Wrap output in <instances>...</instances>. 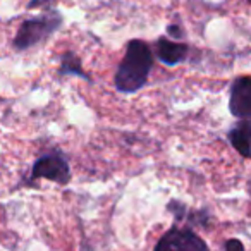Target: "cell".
Wrapping results in <instances>:
<instances>
[{
    "label": "cell",
    "mask_w": 251,
    "mask_h": 251,
    "mask_svg": "<svg viewBox=\"0 0 251 251\" xmlns=\"http://www.w3.org/2000/svg\"><path fill=\"white\" fill-rule=\"evenodd\" d=\"M155 66L153 50L145 40H131L119 62L114 76V86L119 93L133 95L147 86L150 73Z\"/></svg>",
    "instance_id": "6da1fadb"
},
{
    "label": "cell",
    "mask_w": 251,
    "mask_h": 251,
    "mask_svg": "<svg viewBox=\"0 0 251 251\" xmlns=\"http://www.w3.org/2000/svg\"><path fill=\"white\" fill-rule=\"evenodd\" d=\"M62 14L55 9L49 7L40 16L29 18L21 23L12 40V47L16 52H26L40 43L47 42L53 33H57L62 26Z\"/></svg>",
    "instance_id": "7a4b0ae2"
},
{
    "label": "cell",
    "mask_w": 251,
    "mask_h": 251,
    "mask_svg": "<svg viewBox=\"0 0 251 251\" xmlns=\"http://www.w3.org/2000/svg\"><path fill=\"white\" fill-rule=\"evenodd\" d=\"M71 177H73V172H71L69 160L62 151L55 150L43 153L42 157L36 158L31 172L26 179V184H31L38 179H47V181H52L55 184L66 186L69 184Z\"/></svg>",
    "instance_id": "3957f363"
},
{
    "label": "cell",
    "mask_w": 251,
    "mask_h": 251,
    "mask_svg": "<svg viewBox=\"0 0 251 251\" xmlns=\"http://www.w3.org/2000/svg\"><path fill=\"white\" fill-rule=\"evenodd\" d=\"M153 251H210V248L196 230L176 224L157 241Z\"/></svg>",
    "instance_id": "277c9868"
},
{
    "label": "cell",
    "mask_w": 251,
    "mask_h": 251,
    "mask_svg": "<svg viewBox=\"0 0 251 251\" xmlns=\"http://www.w3.org/2000/svg\"><path fill=\"white\" fill-rule=\"evenodd\" d=\"M229 110L236 119L251 117V77L248 74L236 77L230 84Z\"/></svg>",
    "instance_id": "5b68a950"
},
{
    "label": "cell",
    "mask_w": 251,
    "mask_h": 251,
    "mask_svg": "<svg viewBox=\"0 0 251 251\" xmlns=\"http://www.w3.org/2000/svg\"><path fill=\"white\" fill-rule=\"evenodd\" d=\"M155 55L164 66L174 67L188 59L189 47L184 42H174L169 36H160L155 42Z\"/></svg>",
    "instance_id": "8992f818"
},
{
    "label": "cell",
    "mask_w": 251,
    "mask_h": 251,
    "mask_svg": "<svg viewBox=\"0 0 251 251\" xmlns=\"http://www.w3.org/2000/svg\"><path fill=\"white\" fill-rule=\"evenodd\" d=\"M167 210L174 215L176 222L182 224L186 227H191V229L195 226L205 227L210 219L208 210H191L186 205H182L179 200H171L167 205Z\"/></svg>",
    "instance_id": "52a82bcc"
},
{
    "label": "cell",
    "mask_w": 251,
    "mask_h": 251,
    "mask_svg": "<svg viewBox=\"0 0 251 251\" xmlns=\"http://www.w3.org/2000/svg\"><path fill=\"white\" fill-rule=\"evenodd\" d=\"M229 141L232 148L241 155L243 158H250V136H251V126L250 119H237L236 124L229 131Z\"/></svg>",
    "instance_id": "ba28073f"
},
{
    "label": "cell",
    "mask_w": 251,
    "mask_h": 251,
    "mask_svg": "<svg viewBox=\"0 0 251 251\" xmlns=\"http://www.w3.org/2000/svg\"><path fill=\"white\" fill-rule=\"evenodd\" d=\"M59 76H76L81 79L91 83V77L86 71L83 69L81 59L74 52H64L59 59Z\"/></svg>",
    "instance_id": "9c48e42d"
},
{
    "label": "cell",
    "mask_w": 251,
    "mask_h": 251,
    "mask_svg": "<svg viewBox=\"0 0 251 251\" xmlns=\"http://www.w3.org/2000/svg\"><path fill=\"white\" fill-rule=\"evenodd\" d=\"M224 251H246L243 241L237 239V237H230L224 243Z\"/></svg>",
    "instance_id": "30bf717a"
},
{
    "label": "cell",
    "mask_w": 251,
    "mask_h": 251,
    "mask_svg": "<svg viewBox=\"0 0 251 251\" xmlns=\"http://www.w3.org/2000/svg\"><path fill=\"white\" fill-rule=\"evenodd\" d=\"M167 36L172 40H182L184 38V29L179 25H169L167 26Z\"/></svg>",
    "instance_id": "8fae6325"
}]
</instances>
